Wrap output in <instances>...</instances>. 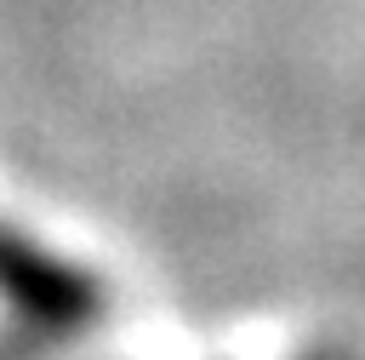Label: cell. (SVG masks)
Returning <instances> with one entry per match:
<instances>
[{
  "label": "cell",
  "instance_id": "6da1fadb",
  "mask_svg": "<svg viewBox=\"0 0 365 360\" xmlns=\"http://www.w3.org/2000/svg\"><path fill=\"white\" fill-rule=\"evenodd\" d=\"M0 320L23 349L40 354L86 343L103 320V280L63 246L0 223Z\"/></svg>",
  "mask_w": 365,
  "mask_h": 360
},
{
  "label": "cell",
  "instance_id": "7a4b0ae2",
  "mask_svg": "<svg viewBox=\"0 0 365 360\" xmlns=\"http://www.w3.org/2000/svg\"><path fill=\"white\" fill-rule=\"evenodd\" d=\"M291 360H354L348 349H308V354H291Z\"/></svg>",
  "mask_w": 365,
  "mask_h": 360
}]
</instances>
